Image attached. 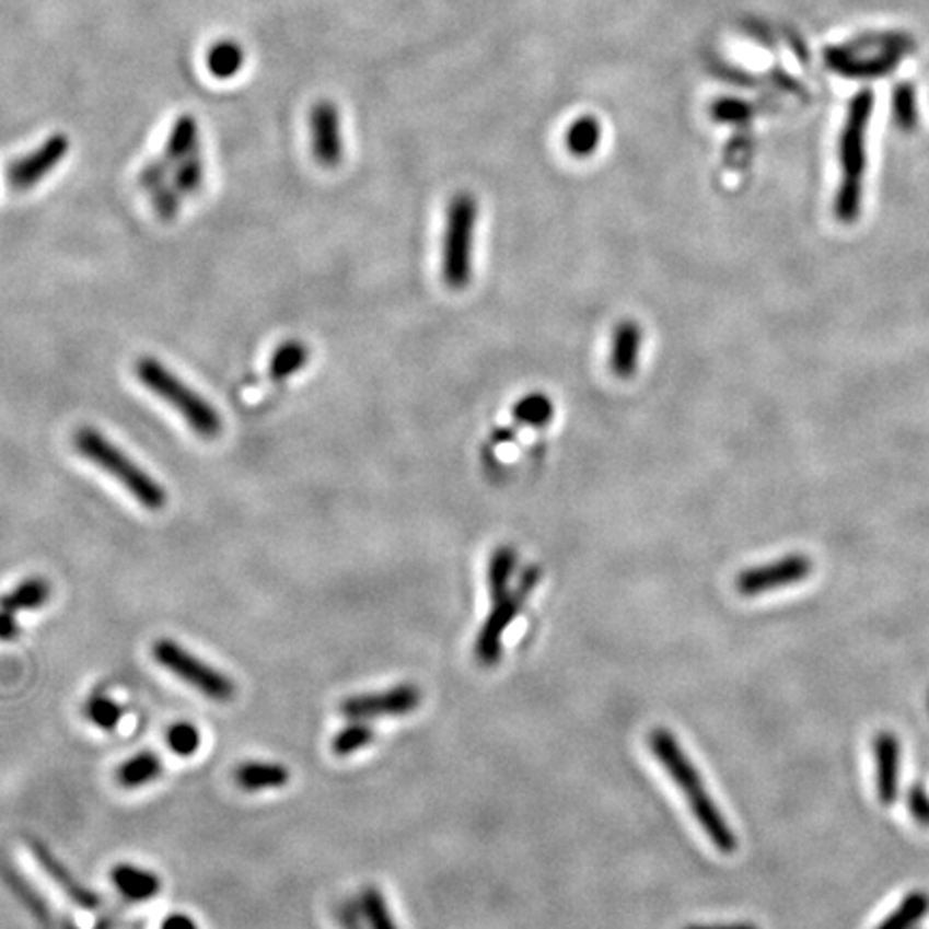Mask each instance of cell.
Returning a JSON list of instances; mask_svg holds the SVG:
<instances>
[{"mask_svg":"<svg viewBox=\"0 0 929 929\" xmlns=\"http://www.w3.org/2000/svg\"><path fill=\"white\" fill-rule=\"evenodd\" d=\"M648 748L657 757V762L665 768V773L672 777V781L681 788L684 799L688 801L695 820L699 822L701 831L708 835V839L715 844V848L723 855H732L739 848L736 835L730 828L725 815L719 811L717 803L710 799L699 770L693 766L688 755L682 751L678 739L670 730H652L648 734Z\"/></svg>","mask_w":929,"mask_h":929,"instance_id":"cell-1","label":"cell"},{"mask_svg":"<svg viewBox=\"0 0 929 929\" xmlns=\"http://www.w3.org/2000/svg\"><path fill=\"white\" fill-rule=\"evenodd\" d=\"M73 448L80 456L113 476L142 508L151 512H160L166 508V489L95 427H80L73 433Z\"/></svg>","mask_w":929,"mask_h":929,"instance_id":"cell-2","label":"cell"},{"mask_svg":"<svg viewBox=\"0 0 929 929\" xmlns=\"http://www.w3.org/2000/svg\"><path fill=\"white\" fill-rule=\"evenodd\" d=\"M871 93H861L852 100L846 125L839 138L841 184L835 196V216L844 224H852L863 207V177L868 164V127L871 117Z\"/></svg>","mask_w":929,"mask_h":929,"instance_id":"cell-3","label":"cell"},{"mask_svg":"<svg viewBox=\"0 0 929 929\" xmlns=\"http://www.w3.org/2000/svg\"><path fill=\"white\" fill-rule=\"evenodd\" d=\"M133 374L151 394H155L160 400L171 405L179 411V416L187 422V427L205 441H213L222 434V418L218 409L200 396L194 387H189L186 381L166 369L158 358L142 356L133 362Z\"/></svg>","mask_w":929,"mask_h":929,"instance_id":"cell-4","label":"cell"},{"mask_svg":"<svg viewBox=\"0 0 929 929\" xmlns=\"http://www.w3.org/2000/svg\"><path fill=\"white\" fill-rule=\"evenodd\" d=\"M476 220V198L467 191L456 194L445 211V229L441 244V278L454 291L465 289L472 282Z\"/></svg>","mask_w":929,"mask_h":929,"instance_id":"cell-5","label":"cell"},{"mask_svg":"<svg viewBox=\"0 0 929 929\" xmlns=\"http://www.w3.org/2000/svg\"><path fill=\"white\" fill-rule=\"evenodd\" d=\"M155 663H160L175 678L189 684L205 697L213 701H231L235 697V682L224 672L211 667L209 663L194 657L184 646L173 639H158L151 648Z\"/></svg>","mask_w":929,"mask_h":929,"instance_id":"cell-6","label":"cell"},{"mask_svg":"<svg viewBox=\"0 0 929 929\" xmlns=\"http://www.w3.org/2000/svg\"><path fill=\"white\" fill-rule=\"evenodd\" d=\"M541 581V568L532 566L519 581L514 592H506L493 601V609L487 622L483 624L478 639H476V661L483 667H493L501 657V639L506 628L512 624V619L519 616L523 609L525 599L532 594V590Z\"/></svg>","mask_w":929,"mask_h":929,"instance_id":"cell-7","label":"cell"},{"mask_svg":"<svg viewBox=\"0 0 929 929\" xmlns=\"http://www.w3.org/2000/svg\"><path fill=\"white\" fill-rule=\"evenodd\" d=\"M71 149V140L67 133L57 131L48 136L37 149L26 155L13 160L7 166V184L13 191H28L39 186L53 171L59 169L62 160Z\"/></svg>","mask_w":929,"mask_h":929,"instance_id":"cell-8","label":"cell"},{"mask_svg":"<svg viewBox=\"0 0 929 929\" xmlns=\"http://www.w3.org/2000/svg\"><path fill=\"white\" fill-rule=\"evenodd\" d=\"M813 572V561L803 554H792L783 558L751 566L736 577V592L743 596H762L775 590H783L805 581Z\"/></svg>","mask_w":929,"mask_h":929,"instance_id":"cell-9","label":"cell"},{"mask_svg":"<svg viewBox=\"0 0 929 929\" xmlns=\"http://www.w3.org/2000/svg\"><path fill=\"white\" fill-rule=\"evenodd\" d=\"M422 701V690L416 684H398L383 693L351 695L340 701V715L351 721H371L376 717H403L414 712Z\"/></svg>","mask_w":929,"mask_h":929,"instance_id":"cell-10","label":"cell"},{"mask_svg":"<svg viewBox=\"0 0 929 929\" xmlns=\"http://www.w3.org/2000/svg\"><path fill=\"white\" fill-rule=\"evenodd\" d=\"M309 127L314 162L323 169L340 166L345 158V142L340 129V113L336 104L329 100L316 102L310 111Z\"/></svg>","mask_w":929,"mask_h":929,"instance_id":"cell-11","label":"cell"},{"mask_svg":"<svg viewBox=\"0 0 929 929\" xmlns=\"http://www.w3.org/2000/svg\"><path fill=\"white\" fill-rule=\"evenodd\" d=\"M28 850L33 855V859L37 861L39 869L48 875L50 882H55L62 891V895L73 902L76 906L84 908V910H95L100 906V895L89 889L86 884H82L69 869L62 866L57 859V855L39 839H31L28 841Z\"/></svg>","mask_w":929,"mask_h":929,"instance_id":"cell-12","label":"cell"},{"mask_svg":"<svg viewBox=\"0 0 929 929\" xmlns=\"http://www.w3.org/2000/svg\"><path fill=\"white\" fill-rule=\"evenodd\" d=\"M875 759V794L882 805H893L899 797V773H902V744L893 732H878L873 736Z\"/></svg>","mask_w":929,"mask_h":929,"instance_id":"cell-13","label":"cell"},{"mask_svg":"<svg viewBox=\"0 0 929 929\" xmlns=\"http://www.w3.org/2000/svg\"><path fill=\"white\" fill-rule=\"evenodd\" d=\"M641 347H643V332L639 323L630 318L619 321L612 336V351H609L612 372L619 379H630L635 372L639 371Z\"/></svg>","mask_w":929,"mask_h":929,"instance_id":"cell-14","label":"cell"},{"mask_svg":"<svg viewBox=\"0 0 929 929\" xmlns=\"http://www.w3.org/2000/svg\"><path fill=\"white\" fill-rule=\"evenodd\" d=\"M235 783L244 792H263V790H280L291 781V773L287 766L278 762H246L233 773Z\"/></svg>","mask_w":929,"mask_h":929,"instance_id":"cell-15","label":"cell"},{"mask_svg":"<svg viewBox=\"0 0 929 929\" xmlns=\"http://www.w3.org/2000/svg\"><path fill=\"white\" fill-rule=\"evenodd\" d=\"M111 880H113L115 889L129 902H149V899L158 897V893L162 889L160 875H155L147 869L129 866V863H121V866L113 868Z\"/></svg>","mask_w":929,"mask_h":929,"instance_id":"cell-16","label":"cell"},{"mask_svg":"<svg viewBox=\"0 0 929 929\" xmlns=\"http://www.w3.org/2000/svg\"><path fill=\"white\" fill-rule=\"evenodd\" d=\"M53 596V585L44 577H28L20 581L13 590H9L4 596H0V607L9 614L20 612H37L46 607V603Z\"/></svg>","mask_w":929,"mask_h":929,"instance_id":"cell-17","label":"cell"},{"mask_svg":"<svg viewBox=\"0 0 929 929\" xmlns=\"http://www.w3.org/2000/svg\"><path fill=\"white\" fill-rule=\"evenodd\" d=\"M312 358V349L309 342L300 338H289L276 347V351L269 358V379L271 381H287L289 376H295L298 372L309 367Z\"/></svg>","mask_w":929,"mask_h":929,"instance_id":"cell-18","label":"cell"},{"mask_svg":"<svg viewBox=\"0 0 929 929\" xmlns=\"http://www.w3.org/2000/svg\"><path fill=\"white\" fill-rule=\"evenodd\" d=\"M196 153H200V127L194 115H182L169 131L162 155L175 166Z\"/></svg>","mask_w":929,"mask_h":929,"instance_id":"cell-19","label":"cell"},{"mask_svg":"<svg viewBox=\"0 0 929 929\" xmlns=\"http://www.w3.org/2000/svg\"><path fill=\"white\" fill-rule=\"evenodd\" d=\"M160 773H162L160 755L153 751H140L131 755L129 759H125L124 764L117 768L115 777H117V783L125 790H136L155 781Z\"/></svg>","mask_w":929,"mask_h":929,"instance_id":"cell-20","label":"cell"},{"mask_svg":"<svg viewBox=\"0 0 929 929\" xmlns=\"http://www.w3.org/2000/svg\"><path fill=\"white\" fill-rule=\"evenodd\" d=\"M603 138V125L594 115H583L574 119L564 133V144L568 153L577 160L590 158L599 147Z\"/></svg>","mask_w":929,"mask_h":929,"instance_id":"cell-21","label":"cell"},{"mask_svg":"<svg viewBox=\"0 0 929 929\" xmlns=\"http://www.w3.org/2000/svg\"><path fill=\"white\" fill-rule=\"evenodd\" d=\"M207 69L218 80L235 78L246 65V50L235 39H220L207 53Z\"/></svg>","mask_w":929,"mask_h":929,"instance_id":"cell-22","label":"cell"},{"mask_svg":"<svg viewBox=\"0 0 929 929\" xmlns=\"http://www.w3.org/2000/svg\"><path fill=\"white\" fill-rule=\"evenodd\" d=\"M928 891H910L902 904L875 929H917V926L928 917Z\"/></svg>","mask_w":929,"mask_h":929,"instance_id":"cell-23","label":"cell"},{"mask_svg":"<svg viewBox=\"0 0 929 929\" xmlns=\"http://www.w3.org/2000/svg\"><path fill=\"white\" fill-rule=\"evenodd\" d=\"M556 407L554 400L543 394V392H532L525 394L514 407H512V416L516 422L525 425V427H547L554 420Z\"/></svg>","mask_w":929,"mask_h":929,"instance_id":"cell-24","label":"cell"},{"mask_svg":"<svg viewBox=\"0 0 929 929\" xmlns=\"http://www.w3.org/2000/svg\"><path fill=\"white\" fill-rule=\"evenodd\" d=\"M516 551L508 545L497 547L489 561V592H491V601H497L499 596H503L508 590V583L514 574L516 568Z\"/></svg>","mask_w":929,"mask_h":929,"instance_id":"cell-25","label":"cell"},{"mask_svg":"<svg viewBox=\"0 0 929 929\" xmlns=\"http://www.w3.org/2000/svg\"><path fill=\"white\" fill-rule=\"evenodd\" d=\"M171 184L184 198L198 194L200 187L205 184V160H202V155L196 153L184 162L175 164L173 173H171Z\"/></svg>","mask_w":929,"mask_h":929,"instance_id":"cell-26","label":"cell"},{"mask_svg":"<svg viewBox=\"0 0 929 929\" xmlns=\"http://www.w3.org/2000/svg\"><path fill=\"white\" fill-rule=\"evenodd\" d=\"M84 715L89 717V721H91L95 728H100V730H104V732H113V730H117V728H119V723H121V719H124L125 708L124 706H119L117 701H113L111 697L95 695V697H91V699L86 701V706H84Z\"/></svg>","mask_w":929,"mask_h":929,"instance_id":"cell-27","label":"cell"},{"mask_svg":"<svg viewBox=\"0 0 929 929\" xmlns=\"http://www.w3.org/2000/svg\"><path fill=\"white\" fill-rule=\"evenodd\" d=\"M374 739V730L367 721H353L351 725L342 728L334 741H332V753L338 757H349L358 751H362L364 746H369Z\"/></svg>","mask_w":929,"mask_h":929,"instance_id":"cell-28","label":"cell"},{"mask_svg":"<svg viewBox=\"0 0 929 929\" xmlns=\"http://www.w3.org/2000/svg\"><path fill=\"white\" fill-rule=\"evenodd\" d=\"M360 910L371 929H398L394 924L383 893L376 886H367L360 895Z\"/></svg>","mask_w":929,"mask_h":929,"instance_id":"cell-29","label":"cell"},{"mask_svg":"<svg viewBox=\"0 0 929 929\" xmlns=\"http://www.w3.org/2000/svg\"><path fill=\"white\" fill-rule=\"evenodd\" d=\"M166 744L173 753H177L182 757H189L200 746V732H198L196 725H191L187 721H177L166 732Z\"/></svg>","mask_w":929,"mask_h":929,"instance_id":"cell-30","label":"cell"},{"mask_svg":"<svg viewBox=\"0 0 929 929\" xmlns=\"http://www.w3.org/2000/svg\"><path fill=\"white\" fill-rule=\"evenodd\" d=\"M149 196H151L153 211H155V216H158L160 220L171 222V220H175V218L179 216V209H182V200H184V196H182V194L173 187L171 182H169V184H164V186L151 189V191H149Z\"/></svg>","mask_w":929,"mask_h":929,"instance_id":"cell-31","label":"cell"},{"mask_svg":"<svg viewBox=\"0 0 929 929\" xmlns=\"http://www.w3.org/2000/svg\"><path fill=\"white\" fill-rule=\"evenodd\" d=\"M171 173H173V164L164 155L153 158L151 162H147L140 169V173H138V186L149 194L151 189L169 184L171 182Z\"/></svg>","mask_w":929,"mask_h":929,"instance_id":"cell-32","label":"cell"},{"mask_svg":"<svg viewBox=\"0 0 929 929\" xmlns=\"http://www.w3.org/2000/svg\"><path fill=\"white\" fill-rule=\"evenodd\" d=\"M906 803H908V811H910V815H913V820L917 822V824H921V826H929V794L926 792V788L921 786V783H915V786H910V790H908V794H906Z\"/></svg>","mask_w":929,"mask_h":929,"instance_id":"cell-33","label":"cell"},{"mask_svg":"<svg viewBox=\"0 0 929 929\" xmlns=\"http://www.w3.org/2000/svg\"><path fill=\"white\" fill-rule=\"evenodd\" d=\"M895 117H897V124L902 127L915 125V97H913L910 91H902L895 97Z\"/></svg>","mask_w":929,"mask_h":929,"instance_id":"cell-34","label":"cell"},{"mask_svg":"<svg viewBox=\"0 0 929 929\" xmlns=\"http://www.w3.org/2000/svg\"><path fill=\"white\" fill-rule=\"evenodd\" d=\"M712 113L719 121H741V119H744L743 104H739V102H719Z\"/></svg>","mask_w":929,"mask_h":929,"instance_id":"cell-35","label":"cell"},{"mask_svg":"<svg viewBox=\"0 0 929 929\" xmlns=\"http://www.w3.org/2000/svg\"><path fill=\"white\" fill-rule=\"evenodd\" d=\"M20 630L22 628H20L18 619L13 618V614H9V612H4L0 607V641H13V639H18Z\"/></svg>","mask_w":929,"mask_h":929,"instance_id":"cell-36","label":"cell"},{"mask_svg":"<svg viewBox=\"0 0 929 929\" xmlns=\"http://www.w3.org/2000/svg\"><path fill=\"white\" fill-rule=\"evenodd\" d=\"M338 919H340V926H342V929H364L362 928L360 913H358V908H356L353 904H345V906H340V910H338Z\"/></svg>","mask_w":929,"mask_h":929,"instance_id":"cell-37","label":"cell"},{"mask_svg":"<svg viewBox=\"0 0 929 929\" xmlns=\"http://www.w3.org/2000/svg\"><path fill=\"white\" fill-rule=\"evenodd\" d=\"M162 929H198L196 928V924L187 917V915H182V913H177V915H171V917H166L164 919V924H162Z\"/></svg>","mask_w":929,"mask_h":929,"instance_id":"cell-38","label":"cell"},{"mask_svg":"<svg viewBox=\"0 0 929 929\" xmlns=\"http://www.w3.org/2000/svg\"><path fill=\"white\" fill-rule=\"evenodd\" d=\"M686 929H759L753 924H730V926H690Z\"/></svg>","mask_w":929,"mask_h":929,"instance_id":"cell-39","label":"cell"}]
</instances>
